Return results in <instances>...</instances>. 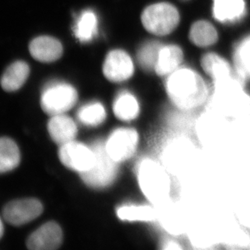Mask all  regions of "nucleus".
Listing matches in <instances>:
<instances>
[{
    "label": "nucleus",
    "mask_w": 250,
    "mask_h": 250,
    "mask_svg": "<svg viewBox=\"0 0 250 250\" xmlns=\"http://www.w3.org/2000/svg\"><path fill=\"white\" fill-rule=\"evenodd\" d=\"M166 89L170 102L183 111L206 107L211 91L200 74L187 67H179L167 76Z\"/></svg>",
    "instance_id": "f257e3e1"
},
{
    "label": "nucleus",
    "mask_w": 250,
    "mask_h": 250,
    "mask_svg": "<svg viewBox=\"0 0 250 250\" xmlns=\"http://www.w3.org/2000/svg\"><path fill=\"white\" fill-rule=\"evenodd\" d=\"M243 79L237 76L233 78L214 83L208 104V112L229 118H246L250 115V95L244 86Z\"/></svg>",
    "instance_id": "f03ea898"
},
{
    "label": "nucleus",
    "mask_w": 250,
    "mask_h": 250,
    "mask_svg": "<svg viewBox=\"0 0 250 250\" xmlns=\"http://www.w3.org/2000/svg\"><path fill=\"white\" fill-rule=\"evenodd\" d=\"M139 186L150 202L159 205L167 200L170 192L168 174L162 166L151 160L143 161L138 171Z\"/></svg>",
    "instance_id": "7ed1b4c3"
},
{
    "label": "nucleus",
    "mask_w": 250,
    "mask_h": 250,
    "mask_svg": "<svg viewBox=\"0 0 250 250\" xmlns=\"http://www.w3.org/2000/svg\"><path fill=\"white\" fill-rule=\"evenodd\" d=\"M94 152V165L91 169L81 173L85 184L95 189H103L114 182L118 174V163L109 156L106 146L101 142L92 146Z\"/></svg>",
    "instance_id": "20e7f679"
},
{
    "label": "nucleus",
    "mask_w": 250,
    "mask_h": 250,
    "mask_svg": "<svg viewBox=\"0 0 250 250\" xmlns=\"http://www.w3.org/2000/svg\"><path fill=\"white\" fill-rule=\"evenodd\" d=\"M142 23L149 33L165 36L172 33L179 24L177 8L170 3L160 2L151 5L142 14Z\"/></svg>",
    "instance_id": "39448f33"
},
{
    "label": "nucleus",
    "mask_w": 250,
    "mask_h": 250,
    "mask_svg": "<svg viewBox=\"0 0 250 250\" xmlns=\"http://www.w3.org/2000/svg\"><path fill=\"white\" fill-rule=\"evenodd\" d=\"M78 99L75 87L66 83H58L47 87L42 97L41 106L49 115L63 114L73 108Z\"/></svg>",
    "instance_id": "423d86ee"
},
{
    "label": "nucleus",
    "mask_w": 250,
    "mask_h": 250,
    "mask_svg": "<svg viewBox=\"0 0 250 250\" xmlns=\"http://www.w3.org/2000/svg\"><path fill=\"white\" fill-rule=\"evenodd\" d=\"M59 156L63 166L80 173L87 172L94 165L95 155L92 149L76 142L61 145Z\"/></svg>",
    "instance_id": "0eeeda50"
},
{
    "label": "nucleus",
    "mask_w": 250,
    "mask_h": 250,
    "mask_svg": "<svg viewBox=\"0 0 250 250\" xmlns=\"http://www.w3.org/2000/svg\"><path fill=\"white\" fill-rule=\"evenodd\" d=\"M138 141L139 136L136 130L121 128L110 135L105 146L109 156L119 163L130 159L135 154Z\"/></svg>",
    "instance_id": "6e6552de"
},
{
    "label": "nucleus",
    "mask_w": 250,
    "mask_h": 250,
    "mask_svg": "<svg viewBox=\"0 0 250 250\" xmlns=\"http://www.w3.org/2000/svg\"><path fill=\"white\" fill-rule=\"evenodd\" d=\"M43 211V206L35 198L12 201L2 210L4 220L12 225L21 226L35 220Z\"/></svg>",
    "instance_id": "1a4fd4ad"
},
{
    "label": "nucleus",
    "mask_w": 250,
    "mask_h": 250,
    "mask_svg": "<svg viewBox=\"0 0 250 250\" xmlns=\"http://www.w3.org/2000/svg\"><path fill=\"white\" fill-rule=\"evenodd\" d=\"M103 73L111 82H123L133 76L134 64L126 53L120 50H113L104 60Z\"/></svg>",
    "instance_id": "9d476101"
},
{
    "label": "nucleus",
    "mask_w": 250,
    "mask_h": 250,
    "mask_svg": "<svg viewBox=\"0 0 250 250\" xmlns=\"http://www.w3.org/2000/svg\"><path fill=\"white\" fill-rule=\"evenodd\" d=\"M62 231L59 224L48 222L31 234L27 241V247L31 250H53L61 246Z\"/></svg>",
    "instance_id": "9b49d317"
},
{
    "label": "nucleus",
    "mask_w": 250,
    "mask_h": 250,
    "mask_svg": "<svg viewBox=\"0 0 250 250\" xmlns=\"http://www.w3.org/2000/svg\"><path fill=\"white\" fill-rule=\"evenodd\" d=\"M201 66L204 73L214 83L228 81L237 76L235 68L222 57L215 53H208L201 59Z\"/></svg>",
    "instance_id": "f8f14e48"
},
{
    "label": "nucleus",
    "mask_w": 250,
    "mask_h": 250,
    "mask_svg": "<svg viewBox=\"0 0 250 250\" xmlns=\"http://www.w3.org/2000/svg\"><path fill=\"white\" fill-rule=\"evenodd\" d=\"M157 219L166 231L172 235H180L186 230V222L182 209L170 201L157 205Z\"/></svg>",
    "instance_id": "ddd939ff"
},
{
    "label": "nucleus",
    "mask_w": 250,
    "mask_h": 250,
    "mask_svg": "<svg viewBox=\"0 0 250 250\" xmlns=\"http://www.w3.org/2000/svg\"><path fill=\"white\" fill-rule=\"evenodd\" d=\"M32 56L42 62H52L61 58L62 45L59 41L47 36L39 37L32 41L29 45Z\"/></svg>",
    "instance_id": "4468645a"
},
{
    "label": "nucleus",
    "mask_w": 250,
    "mask_h": 250,
    "mask_svg": "<svg viewBox=\"0 0 250 250\" xmlns=\"http://www.w3.org/2000/svg\"><path fill=\"white\" fill-rule=\"evenodd\" d=\"M191 153L189 143L184 139H176L167 146L164 153V164L167 171L178 172L188 162Z\"/></svg>",
    "instance_id": "2eb2a0df"
},
{
    "label": "nucleus",
    "mask_w": 250,
    "mask_h": 250,
    "mask_svg": "<svg viewBox=\"0 0 250 250\" xmlns=\"http://www.w3.org/2000/svg\"><path fill=\"white\" fill-rule=\"evenodd\" d=\"M50 137L57 144L63 145L73 141L77 135L76 123L67 116L59 114L53 116L48 123Z\"/></svg>",
    "instance_id": "dca6fc26"
},
{
    "label": "nucleus",
    "mask_w": 250,
    "mask_h": 250,
    "mask_svg": "<svg viewBox=\"0 0 250 250\" xmlns=\"http://www.w3.org/2000/svg\"><path fill=\"white\" fill-rule=\"evenodd\" d=\"M183 61V52L179 46L175 45H163L156 64V74L160 76H169L181 67Z\"/></svg>",
    "instance_id": "f3484780"
},
{
    "label": "nucleus",
    "mask_w": 250,
    "mask_h": 250,
    "mask_svg": "<svg viewBox=\"0 0 250 250\" xmlns=\"http://www.w3.org/2000/svg\"><path fill=\"white\" fill-rule=\"evenodd\" d=\"M245 13L246 3L244 0H214L213 14L218 21H236Z\"/></svg>",
    "instance_id": "a211bd4d"
},
{
    "label": "nucleus",
    "mask_w": 250,
    "mask_h": 250,
    "mask_svg": "<svg viewBox=\"0 0 250 250\" xmlns=\"http://www.w3.org/2000/svg\"><path fill=\"white\" fill-rule=\"evenodd\" d=\"M29 75V66L24 62L18 61L7 67L1 80L2 87L6 92H15L24 85Z\"/></svg>",
    "instance_id": "6ab92c4d"
},
{
    "label": "nucleus",
    "mask_w": 250,
    "mask_h": 250,
    "mask_svg": "<svg viewBox=\"0 0 250 250\" xmlns=\"http://www.w3.org/2000/svg\"><path fill=\"white\" fill-rule=\"evenodd\" d=\"M21 153L17 144L12 139L3 137L0 140V172H10L19 166Z\"/></svg>",
    "instance_id": "aec40b11"
},
{
    "label": "nucleus",
    "mask_w": 250,
    "mask_h": 250,
    "mask_svg": "<svg viewBox=\"0 0 250 250\" xmlns=\"http://www.w3.org/2000/svg\"><path fill=\"white\" fill-rule=\"evenodd\" d=\"M189 39L193 44L199 47H208L217 42V32L209 22L199 21L192 25L189 31Z\"/></svg>",
    "instance_id": "412c9836"
},
{
    "label": "nucleus",
    "mask_w": 250,
    "mask_h": 250,
    "mask_svg": "<svg viewBox=\"0 0 250 250\" xmlns=\"http://www.w3.org/2000/svg\"><path fill=\"white\" fill-rule=\"evenodd\" d=\"M74 33L81 42L92 41L97 33V18L94 12L91 10L82 12L76 21Z\"/></svg>",
    "instance_id": "4be33fe9"
},
{
    "label": "nucleus",
    "mask_w": 250,
    "mask_h": 250,
    "mask_svg": "<svg viewBox=\"0 0 250 250\" xmlns=\"http://www.w3.org/2000/svg\"><path fill=\"white\" fill-rule=\"evenodd\" d=\"M139 106L137 100L130 93H123L117 98L113 104V113L122 121H132L139 115Z\"/></svg>",
    "instance_id": "5701e85b"
},
{
    "label": "nucleus",
    "mask_w": 250,
    "mask_h": 250,
    "mask_svg": "<svg viewBox=\"0 0 250 250\" xmlns=\"http://www.w3.org/2000/svg\"><path fill=\"white\" fill-rule=\"evenodd\" d=\"M234 68L244 81L250 80V36L239 43L233 54Z\"/></svg>",
    "instance_id": "b1692460"
},
{
    "label": "nucleus",
    "mask_w": 250,
    "mask_h": 250,
    "mask_svg": "<svg viewBox=\"0 0 250 250\" xmlns=\"http://www.w3.org/2000/svg\"><path fill=\"white\" fill-rule=\"evenodd\" d=\"M163 45L158 42L151 41L144 43L137 54L138 62L142 68L146 71H155L159 55Z\"/></svg>",
    "instance_id": "393cba45"
},
{
    "label": "nucleus",
    "mask_w": 250,
    "mask_h": 250,
    "mask_svg": "<svg viewBox=\"0 0 250 250\" xmlns=\"http://www.w3.org/2000/svg\"><path fill=\"white\" fill-rule=\"evenodd\" d=\"M118 218L127 221H154L157 219L156 210L147 206H125L117 210Z\"/></svg>",
    "instance_id": "a878e982"
},
{
    "label": "nucleus",
    "mask_w": 250,
    "mask_h": 250,
    "mask_svg": "<svg viewBox=\"0 0 250 250\" xmlns=\"http://www.w3.org/2000/svg\"><path fill=\"white\" fill-rule=\"evenodd\" d=\"M79 120L88 126H97L101 125L106 117L104 106L100 103L88 104L82 107L78 112Z\"/></svg>",
    "instance_id": "bb28decb"
},
{
    "label": "nucleus",
    "mask_w": 250,
    "mask_h": 250,
    "mask_svg": "<svg viewBox=\"0 0 250 250\" xmlns=\"http://www.w3.org/2000/svg\"><path fill=\"white\" fill-rule=\"evenodd\" d=\"M163 244V246L161 247L162 250H182V246H180L179 244L177 243V241H172V240H167V241H165Z\"/></svg>",
    "instance_id": "cd10ccee"
},
{
    "label": "nucleus",
    "mask_w": 250,
    "mask_h": 250,
    "mask_svg": "<svg viewBox=\"0 0 250 250\" xmlns=\"http://www.w3.org/2000/svg\"><path fill=\"white\" fill-rule=\"evenodd\" d=\"M3 232H4V227H3V223H2V221H1V234H0L1 238H2V236H3Z\"/></svg>",
    "instance_id": "c85d7f7f"
},
{
    "label": "nucleus",
    "mask_w": 250,
    "mask_h": 250,
    "mask_svg": "<svg viewBox=\"0 0 250 250\" xmlns=\"http://www.w3.org/2000/svg\"><path fill=\"white\" fill-rule=\"evenodd\" d=\"M248 248L250 249V242H249Z\"/></svg>",
    "instance_id": "c756f323"
},
{
    "label": "nucleus",
    "mask_w": 250,
    "mask_h": 250,
    "mask_svg": "<svg viewBox=\"0 0 250 250\" xmlns=\"http://www.w3.org/2000/svg\"><path fill=\"white\" fill-rule=\"evenodd\" d=\"M181 1H184V2H186V1H188V0H181Z\"/></svg>",
    "instance_id": "7c9ffc66"
}]
</instances>
